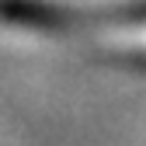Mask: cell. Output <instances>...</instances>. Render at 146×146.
<instances>
[{
  "label": "cell",
  "instance_id": "obj_1",
  "mask_svg": "<svg viewBox=\"0 0 146 146\" xmlns=\"http://www.w3.org/2000/svg\"><path fill=\"white\" fill-rule=\"evenodd\" d=\"M0 25L42 31V35H84L101 28H136L146 25V0L115 7H73L56 0H0Z\"/></svg>",
  "mask_w": 146,
  "mask_h": 146
}]
</instances>
